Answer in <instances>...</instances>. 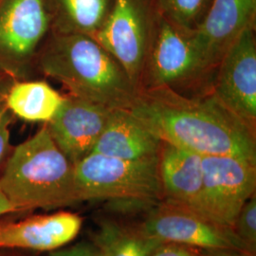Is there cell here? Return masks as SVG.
Masks as SVG:
<instances>
[{
    "label": "cell",
    "mask_w": 256,
    "mask_h": 256,
    "mask_svg": "<svg viewBox=\"0 0 256 256\" xmlns=\"http://www.w3.org/2000/svg\"><path fill=\"white\" fill-rule=\"evenodd\" d=\"M111 110L68 95L59 113L46 124V128L56 146L72 164H76L93 151Z\"/></svg>",
    "instance_id": "obj_12"
},
{
    "label": "cell",
    "mask_w": 256,
    "mask_h": 256,
    "mask_svg": "<svg viewBox=\"0 0 256 256\" xmlns=\"http://www.w3.org/2000/svg\"><path fill=\"white\" fill-rule=\"evenodd\" d=\"M234 232L248 254L256 256V198L254 194L239 212Z\"/></svg>",
    "instance_id": "obj_20"
},
{
    "label": "cell",
    "mask_w": 256,
    "mask_h": 256,
    "mask_svg": "<svg viewBox=\"0 0 256 256\" xmlns=\"http://www.w3.org/2000/svg\"><path fill=\"white\" fill-rule=\"evenodd\" d=\"M79 202L140 200L156 202L164 196L158 156L128 160L90 153L74 164Z\"/></svg>",
    "instance_id": "obj_4"
},
{
    "label": "cell",
    "mask_w": 256,
    "mask_h": 256,
    "mask_svg": "<svg viewBox=\"0 0 256 256\" xmlns=\"http://www.w3.org/2000/svg\"><path fill=\"white\" fill-rule=\"evenodd\" d=\"M256 27L248 28L230 46L214 70L210 90L250 128L256 126Z\"/></svg>",
    "instance_id": "obj_10"
},
{
    "label": "cell",
    "mask_w": 256,
    "mask_h": 256,
    "mask_svg": "<svg viewBox=\"0 0 256 256\" xmlns=\"http://www.w3.org/2000/svg\"><path fill=\"white\" fill-rule=\"evenodd\" d=\"M50 32L43 0H0V72L14 80L32 79Z\"/></svg>",
    "instance_id": "obj_5"
},
{
    "label": "cell",
    "mask_w": 256,
    "mask_h": 256,
    "mask_svg": "<svg viewBox=\"0 0 256 256\" xmlns=\"http://www.w3.org/2000/svg\"><path fill=\"white\" fill-rule=\"evenodd\" d=\"M0 192L18 212L79 203L74 165L56 146L46 124L12 148L0 172Z\"/></svg>",
    "instance_id": "obj_3"
},
{
    "label": "cell",
    "mask_w": 256,
    "mask_h": 256,
    "mask_svg": "<svg viewBox=\"0 0 256 256\" xmlns=\"http://www.w3.org/2000/svg\"><path fill=\"white\" fill-rule=\"evenodd\" d=\"M212 76L205 70L190 36L155 12L140 90L169 88L182 93L186 86Z\"/></svg>",
    "instance_id": "obj_6"
},
{
    "label": "cell",
    "mask_w": 256,
    "mask_h": 256,
    "mask_svg": "<svg viewBox=\"0 0 256 256\" xmlns=\"http://www.w3.org/2000/svg\"><path fill=\"white\" fill-rule=\"evenodd\" d=\"M66 96L46 81L14 80L4 98L6 108L14 118L48 124L62 108Z\"/></svg>",
    "instance_id": "obj_16"
},
{
    "label": "cell",
    "mask_w": 256,
    "mask_h": 256,
    "mask_svg": "<svg viewBox=\"0 0 256 256\" xmlns=\"http://www.w3.org/2000/svg\"><path fill=\"white\" fill-rule=\"evenodd\" d=\"M154 0H115L94 38L140 88L155 16Z\"/></svg>",
    "instance_id": "obj_8"
},
{
    "label": "cell",
    "mask_w": 256,
    "mask_h": 256,
    "mask_svg": "<svg viewBox=\"0 0 256 256\" xmlns=\"http://www.w3.org/2000/svg\"><path fill=\"white\" fill-rule=\"evenodd\" d=\"M212 0H154L156 12L174 27L191 34L202 25Z\"/></svg>",
    "instance_id": "obj_19"
},
{
    "label": "cell",
    "mask_w": 256,
    "mask_h": 256,
    "mask_svg": "<svg viewBox=\"0 0 256 256\" xmlns=\"http://www.w3.org/2000/svg\"><path fill=\"white\" fill-rule=\"evenodd\" d=\"M160 147L162 140L130 110H112L92 152L140 160L158 158Z\"/></svg>",
    "instance_id": "obj_15"
},
{
    "label": "cell",
    "mask_w": 256,
    "mask_h": 256,
    "mask_svg": "<svg viewBox=\"0 0 256 256\" xmlns=\"http://www.w3.org/2000/svg\"><path fill=\"white\" fill-rule=\"evenodd\" d=\"M212 256H254L239 250H216Z\"/></svg>",
    "instance_id": "obj_27"
},
{
    "label": "cell",
    "mask_w": 256,
    "mask_h": 256,
    "mask_svg": "<svg viewBox=\"0 0 256 256\" xmlns=\"http://www.w3.org/2000/svg\"><path fill=\"white\" fill-rule=\"evenodd\" d=\"M158 174L162 194L167 202L200 214L202 156L162 142L158 154Z\"/></svg>",
    "instance_id": "obj_14"
},
{
    "label": "cell",
    "mask_w": 256,
    "mask_h": 256,
    "mask_svg": "<svg viewBox=\"0 0 256 256\" xmlns=\"http://www.w3.org/2000/svg\"><path fill=\"white\" fill-rule=\"evenodd\" d=\"M82 225V218L70 212L36 214L20 220L2 218L0 250L52 252L77 238Z\"/></svg>",
    "instance_id": "obj_13"
},
{
    "label": "cell",
    "mask_w": 256,
    "mask_h": 256,
    "mask_svg": "<svg viewBox=\"0 0 256 256\" xmlns=\"http://www.w3.org/2000/svg\"><path fill=\"white\" fill-rule=\"evenodd\" d=\"M256 0H212L202 25L189 34L212 78L226 50L244 30L256 27Z\"/></svg>",
    "instance_id": "obj_11"
},
{
    "label": "cell",
    "mask_w": 256,
    "mask_h": 256,
    "mask_svg": "<svg viewBox=\"0 0 256 256\" xmlns=\"http://www.w3.org/2000/svg\"><path fill=\"white\" fill-rule=\"evenodd\" d=\"M0 256H34L30 252L21 250H14V248H1Z\"/></svg>",
    "instance_id": "obj_26"
},
{
    "label": "cell",
    "mask_w": 256,
    "mask_h": 256,
    "mask_svg": "<svg viewBox=\"0 0 256 256\" xmlns=\"http://www.w3.org/2000/svg\"><path fill=\"white\" fill-rule=\"evenodd\" d=\"M54 34L94 37L111 12L115 0H43Z\"/></svg>",
    "instance_id": "obj_17"
},
{
    "label": "cell",
    "mask_w": 256,
    "mask_h": 256,
    "mask_svg": "<svg viewBox=\"0 0 256 256\" xmlns=\"http://www.w3.org/2000/svg\"><path fill=\"white\" fill-rule=\"evenodd\" d=\"M18 210L8 202V200L0 192V218L6 216L10 214H16Z\"/></svg>",
    "instance_id": "obj_24"
},
{
    "label": "cell",
    "mask_w": 256,
    "mask_h": 256,
    "mask_svg": "<svg viewBox=\"0 0 256 256\" xmlns=\"http://www.w3.org/2000/svg\"><path fill=\"white\" fill-rule=\"evenodd\" d=\"M50 256H102V254L95 243L81 242L66 248L55 250Z\"/></svg>",
    "instance_id": "obj_23"
},
{
    "label": "cell",
    "mask_w": 256,
    "mask_h": 256,
    "mask_svg": "<svg viewBox=\"0 0 256 256\" xmlns=\"http://www.w3.org/2000/svg\"><path fill=\"white\" fill-rule=\"evenodd\" d=\"M256 188V162L232 156H202L203 216L232 229Z\"/></svg>",
    "instance_id": "obj_7"
},
{
    "label": "cell",
    "mask_w": 256,
    "mask_h": 256,
    "mask_svg": "<svg viewBox=\"0 0 256 256\" xmlns=\"http://www.w3.org/2000/svg\"><path fill=\"white\" fill-rule=\"evenodd\" d=\"M36 70L61 82L70 95L110 110H130L138 94L124 68L90 36L50 32Z\"/></svg>",
    "instance_id": "obj_2"
},
{
    "label": "cell",
    "mask_w": 256,
    "mask_h": 256,
    "mask_svg": "<svg viewBox=\"0 0 256 256\" xmlns=\"http://www.w3.org/2000/svg\"><path fill=\"white\" fill-rule=\"evenodd\" d=\"M14 80L10 78L7 74H3L0 72V104L4 101L5 95L9 88L10 84Z\"/></svg>",
    "instance_id": "obj_25"
},
{
    "label": "cell",
    "mask_w": 256,
    "mask_h": 256,
    "mask_svg": "<svg viewBox=\"0 0 256 256\" xmlns=\"http://www.w3.org/2000/svg\"><path fill=\"white\" fill-rule=\"evenodd\" d=\"M140 229L160 243H176L214 252H248L234 229L172 202L152 210Z\"/></svg>",
    "instance_id": "obj_9"
},
{
    "label": "cell",
    "mask_w": 256,
    "mask_h": 256,
    "mask_svg": "<svg viewBox=\"0 0 256 256\" xmlns=\"http://www.w3.org/2000/svg\"><path fill=\"white\" fill-rule=\"evenodd\" d=\"M130 112L162 142L198 155L256 162V129L210 92L191 96L169 88L140 90Z\"/></svg>",
    "instance_id": "obj_1"
},
{
    "label": "cell",
    "mask_w": 256,
    "mask_h": 256,
    "mask_svg": "<svg viewBox=\"0 0 256 256\" xmlns=\"http://www.w3.org/2000/svg\"><path fill=\"white\" fill-rule=\"evenodd\" d=\"M12 118V115L6 108L4 101L2 102L0 104V172L12 148L10 146V124Z\"/></svg>",
    "instance_id": "obj_21"
},
{
    "label": "cell",
    "mask_w": 256,
    "mask_h": 256,
    "mask_svg": "<svg viewBox=\"0 0 256 256\" xmlns=\"http://www.w3.org/2000/svg\"><path fill=\"white\" fill-rule=\"evenodd\" d=\"M150 256H207L198 248L176 243H160Z\"/></svg>",
    "instance_id": "obj_22"
},
{
    "label": "cell",
    "mask_w": 256,
    "mask_h": 256,
    "mask_svg": "<svg viewBox=\"0 0 256 256\" xmlns=\"http://www.w3.org/2000/svg\"><path fill=\"white\" fill-rule=\"evenodd\" d=\"M94 243L102 256H150L160 244L140 228L133 230L110 221L102 223Z\"/></svg>",
    "instance_id": "obj_18"
}]
</instances>
